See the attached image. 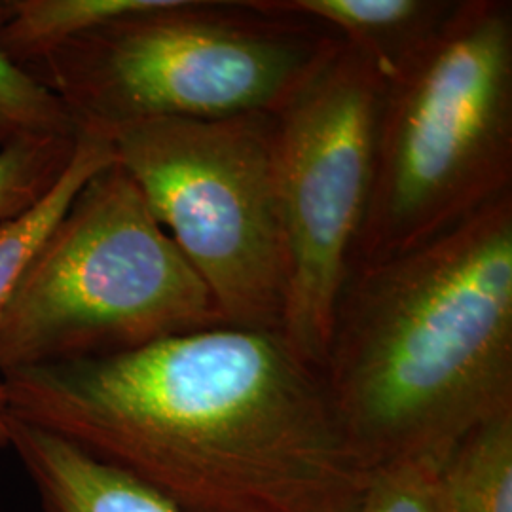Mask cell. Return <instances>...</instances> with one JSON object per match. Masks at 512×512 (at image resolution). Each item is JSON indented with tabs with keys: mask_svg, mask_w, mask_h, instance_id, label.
I'll use <instances>...</instances> for the list:
<instances>
[{
	"mask_svg": "<svg viewBox=\"0 0 512 512\" xmlns=\"http://www.w3.org/2000/svg\"><path fill=\"white\" fill-rule=\"evenodd\" d=\"M0 382L10 416L183 512H351L372 471L281 330L220 325Z\"/></svg>",
	"mask_w": 512,
	"mask_h": 512,
	"instance_id": "obj_1",
	"label": "cell"
},
{
	"mask_svg": "<svg viewBox=\"0 0 512 512\" xmlns=\"http://www.w3.org/2000/svg\"><path fill=\"white\" fill-rule=\"evenodd\" d=\"M323 374L370 469L444 456L478 423L512 412V192L351 272Z\"/></svg>",
	"mask_w": 512,
	"mask_h": 512,
	"instance_id": "obj_2",
	"label": "cell"
},
{
	"mask_svg": "<svg viewBox=\"0 0 512 512\" xmlns=\"http://www.w3.org/2000/svg\"><path fill=\"white\" fill-rule=\"evenodd\" d=\"M342 44L270 0H156L25 67L84 129L279 114Z\"/></svg>",
	"mask_w": 512,
	"mask_h": 512,
	"instance_id": "obj_3",
	"label": "cell"
},
{
	"mask_svg": "<svg viewBox=\"0 0 512 512\" xmlns=\"http://www.w3.org/2000/svg\"><path fill=\"white\" fill-rule=\"evenodd\" d=\"M384 84L351 272L404 255L512 192V2L456 0L437 35Z\"/></svg>",
	"mask_w": 512,
	"mask_h": 512,
	"instance_id": "obj_4",
	"label": "cell"
},
{
	"mask_svg": "<svg viewBox=\"0 0 512 512\" xmlns=\"http://www.w3.org/2000/svg\"><path fill=\"white\" fill-rule=\"evenodd\" d=\"M226 325L200 275L118 164L93 175L0 319V374Z\"/></svg>",
	"mask_w": 512,
	"mask_h": 512,
	"instance_id": "obj_5",
	"label": "cell"
},
{
	"mask_svg": "<svg viewBox=\"0 0 512 512\" xmlns=\"http://www.w3.org/2000/svg\"><path fill=\"white\" fill-rule=\"evenodd\" d=\"M226 325L281 330L287 260L275 186V114L158 118L97 131Z\"/></svg>",
	"mask_w": 512,
	"mask_h": 512,
	"instance_id": "obj_6",
	"label": "cell"
},
{
	"mask_svg": "<svg viewBox=\"0 0 512 512\" xmlns=\"http://www.w3.org/2000/svg\"><path fill=\"white\" fill-rule=\"evenodd\" d=\"M384 90L372 63L342 42L275 114V186L287 260L281 332L321 370L370 198Z\"/></svg>",
	"mask_w": 512,
	"mask_h": 512,
	"instance_id": "obj_7",
	"label": "cell"
},
{
	"mask_svg": "<svg viewBox=\"0 0 512 512\" xmlns=\"http://www.w3.org/2000/svg\"><path fill=\"white\" fill-rule=\"evenodd\" d=\"M8 446L33 482L42 512H183L133 476L10 414Z\"/></svg>",
	"mask_w": 512,
	"mask_h": 512,
	"instance_id": "obj_8",
	"label": "cell"
},
{
	"mask_svg": "<svg viewBox=\"0 0 512 512\" xmlns=\"http://www.w3.org/2000/svg\"><path fill=\"white\" fill-rule=\"evenodd\" d=\"M287 14L332 29L382 80L399 73L450 16L456 0H270Z\"/></svg>",
	"mask_w": 512,
	"mask_h": 512,
	"instance_id": "obj_9",
	"label": "cell"
},
{
	"mask_svg": "<svg viewBox=\"0 0 512 512\" xmlns=\"http://www.w3.org/2000/svg\"><path fill=\"white\" fill-rule=\"evenodd\" d=\"M116 164L114 148L103 133L82 128L73 160L52 190L18 219L0 226V319L44 241L65 217L84 184Z\"/></svg>",
	"mask_w": 512,
	"mask_h": 512,
	"instance_id": "obj_10",
	"label": "cell"
},
{
	"mask_svg": "<svg viewBox=\"0 0 512 512\" xmlns=\"http://www.w3.org/2000/svg\"><path fill=\"white\" fill-rule=\"evenodd\" d=\"M156 0H0V48L21 67L110 19L150 8Z\"/></svg>",
	"mask_w": 512,
	"mask_h": 512,
	"instance_id": "obj_11",
	"label": "cell"
},
{
	"mask_svg": "<svg viewBox=\"0 0 512 512\" xmlns=\"http://www.w3.org/2000/svg\"><path fill=\"white\" fill-rule=\"evenodd\" d=\"M452 512H512V412L482 421L446 452Z\"/></svg>",
	"mask_w": 512,
	"mask_h": 512,
	"instance_id": "obj_12",
	"label": "cell"
},
{
	"mask_svg": "<svg viewBox=\"0 0 512 512\" xmlns=\"http://www.w3.org/2000/svg\"><path fill=\"white\" fill-rule=\"evenodd\" d=\"M80 133L67 103L0 48V148L23 139H76Z\"/></svg>",
	"mask_w": 512,
	"mask_h": 512,
	"instance_id": "obj_13",
	"label": "cell"
},
{
	"mask_svg": "<svg viewBox=\"0 0 512 512\" xmlns=\"http://www.w3.org/2000/svg\"><path fill=\"white\" fill-rule=\"evenodd\" d=\"M78 137L23 139L0 148V226L27 213L52 190L73 160Z\"/></svg>",
	"mask_w": 512,
	"mask_h": 512,
	"instance_id": "obj_14",
	"label": "cell"
},
{
	"mask_svg": "<svg viewBox=\"0 0 512 512\" xmlns=\"http://www.w3.org/2000/svg\"><path fill=\"white\" fill-rule=\"evenodd\" d=\"M444 456L420 454L374 467L351 512H452L442 476Z\"/></svg>",
	"mask_w": 512,
	"mask_h": 512,
	"instance_id": "obj_15",
	"label": "cell"
},
{
	"mask_svg": "<svg viewBox=\"0 0 512 512\" xmlns=\"http://www.w3.org/2000/svg\"><path fill=\"white\" fill-rule=\"evenodd\" d=\"M8 448V399L0 382V450Z\"/></svg>",
	"mask_w": 512,
	"mask_h": 512,
	"instance_id": "obj_16",
	"label": "cell"
}]
</instances>
